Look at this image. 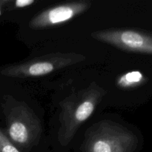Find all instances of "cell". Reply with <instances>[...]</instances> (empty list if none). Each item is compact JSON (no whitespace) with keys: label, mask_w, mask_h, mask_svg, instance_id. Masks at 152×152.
<instances>
[{"label":"cell","mask_w":152,"mask_h":152,"mask_svg":"<svg viewBox=\"0 0 152 152\" xmlns=\"http://www.w3.org/2000/svg\"><path fill=\"white\" fill-rule=\"evenodd\" d=\"M106 91L92 83L83 90L68 96L60 103L59 126L57 139L63 146L68 145L79 128L91 116Z\"/></svg>","instance_id":"6da1fadb"},{"label":"cell","mask_w":152,"mask_h":152,"mask_svg":"<svg viewBox=\"0 0 152 152\" xmlns=\"http://www.w3.org/2000/svg\"><path fill=\"white\" fill-rule=\"evenodd\" d=\"M138 138L125 126L102 120L89 128L82 145L83 152H134Z\"/></svg>","instance_id":"7a4b0ae2"},{"label":"cell","mask_w":152,"mask_h":152,"mask_svg":"<svg viewBox=\"0 0 152 152\" xmlns=\"http://www.w3.org/2000/svg\"><path fill=\"white\" fill-rule=\"evenodd\" d=\"M7 137L16 147L28 150L38 142L42 134L39 119L22 102H16L6 112Z\"/></svg>","instance_id":"3957f363"},{"label":"cell","mask_w":152,"mask_h":152,"mask_svg":"<svg viewBox=\"0 0 152 152\" xmlns=\"http://www.w3.org/2000/svg\"><path fill=\"white\" fill-rule=\"evenodd\" d=\"M86 56L74 53H54L34 58L23 63L16 64L1 70L2 75L10 77H39L69 65L84 61Z\"/></svg>","instance_id":"277c9868"},{"label":"cell","mask_w":152,"mask_h":152,"mask_svg":"<svg viewBox=\"0 0 152 152\" xmlns=\"http://www.w3.org/2000/svg\"><path fill=\"white\" fill-rule=\"evenodd\" d=\"M91 37L102 42L127 50L151 54L152 39L150 35L132 30H108L96 31Z\"/></svg>","instance_id":"5b68a950"},{"label":"cell","mask_w":152,"mask_h":152,"mask_svg":"<svg viewBox=\"0 0 152 152\" xmlns=\"http://www.w3.org/2000/svg\"><path fill=\"white\" fill-rule=\"evenodd\" d=\"M91 1H79L50 7L33 18L30 27L34 29L59 25L71 20L91 7Z\"/></svg>","instance_id":"8992f818"},{"label":"cell","mask_w":152,"mask_h":152,"mask_svg":"<svg viewBox=\"0 0 152 152\" xmlns=\"http://www.w3.org/2000/svg\"><path fill=\"white\" fill-rule=\"evenodd\" d=\"M145 78L140 71H135L126 73L124 75L119 77L117 81V85L123 88H134L145 83Z\"/></svg>","instance_id":"52a82bcc"},{"label":"cell","mask_w":152,"mask_h":152,"mask_svg":"<svg viewBox=\"0 0 152 152\" xmlns=\"http://www.w3.org/2000/svg\"><path fill=\"white\" fill-rule=\"evenodd\" d=\"M0 152H20L0 129Z\"/></svg>","instance_id":"ba28073f"},{"label":"cell","mask_w":152,"mask_h":152,"mask_svg":"<svg viewBox=\"0 0 152 152\" xmlns=\"http://www.w3.org/2000/svg\"><path fill=\"white\" fill-rule=\"evenodd\" d=\"M34 0H16L14 2L15 7H25L34 4Z\"/></svg>","instance_id":"9c48e42d"}]
</instances>
